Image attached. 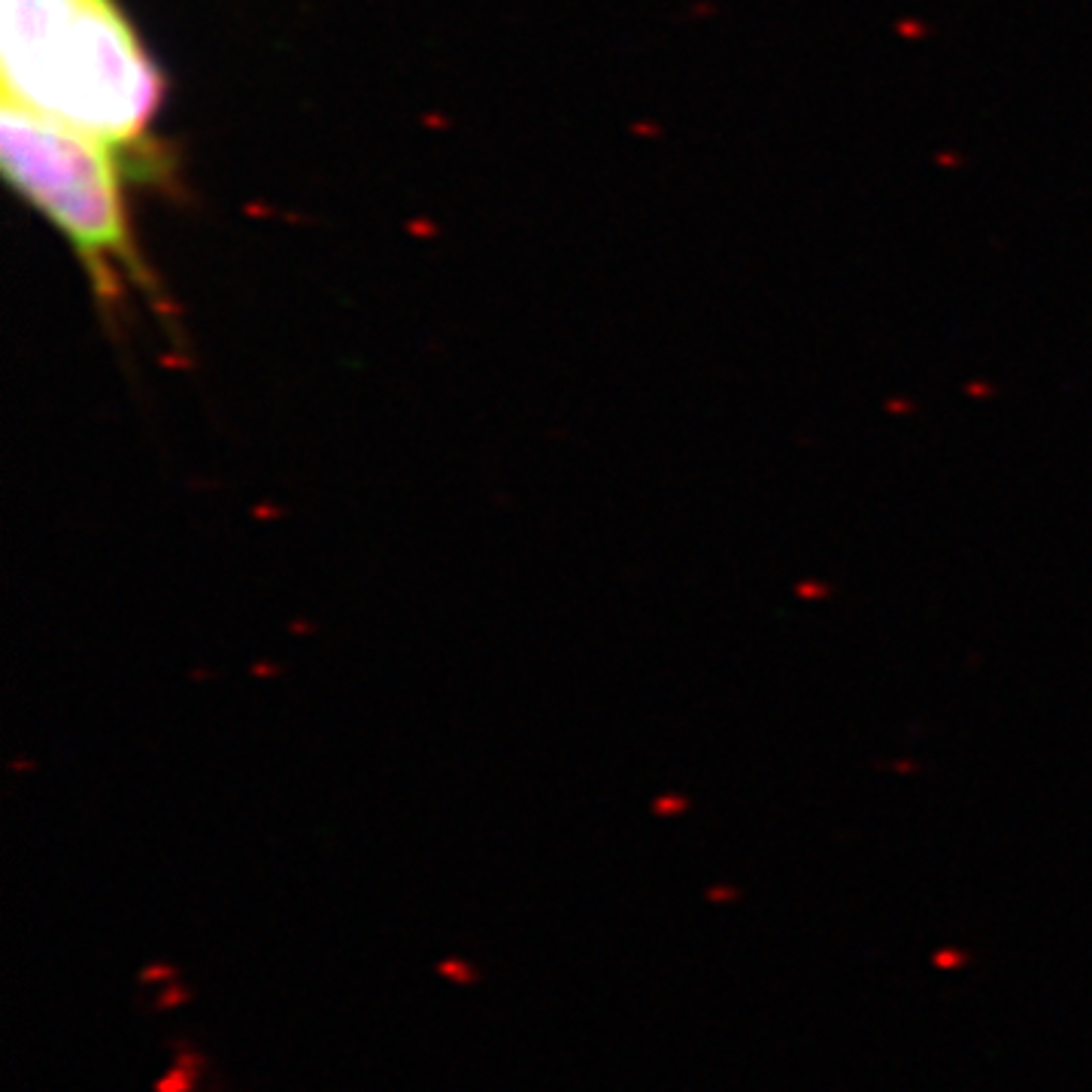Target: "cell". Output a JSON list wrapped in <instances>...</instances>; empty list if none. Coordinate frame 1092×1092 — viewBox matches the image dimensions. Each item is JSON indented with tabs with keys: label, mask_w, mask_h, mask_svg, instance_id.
I'll use <instances>...</instances> for the list:
<instances>
[{
	"label": "cell",
	"mask_w": 1092,
	"mask_h": 1092,
	"mask_svg": "<svg viewBox=\"0 0 1092 1092\" xmlns=\"http://www.w3.org/2000/svg\"><path fill=\"white\" fill-rule=\"evenodd\" d=\"M112 149L107 140L4 97L0 161L9 186L73 247L104 313L122 301L127 286L146 294L164 313L161 292L140 259L127 225L122 171Z\"/></svg>",
	"instance_id": "cell-2"
},
{
	"label": "cell",
	"mask_w": 1092,
	"mask_h": 1092,
	"mask_svg": "<svg viewBox=\"0 0 1092 1092\" xmlns=\"http://www.w3.org/2000/svg\"><path fill=\"white\" fill-rule=\"evenodd\" d=\"M4 97L112 146L134 143L161 76L115 0H0Z\"/></svg>",
	"instance_id": "cell-1"
}]
</instances>
